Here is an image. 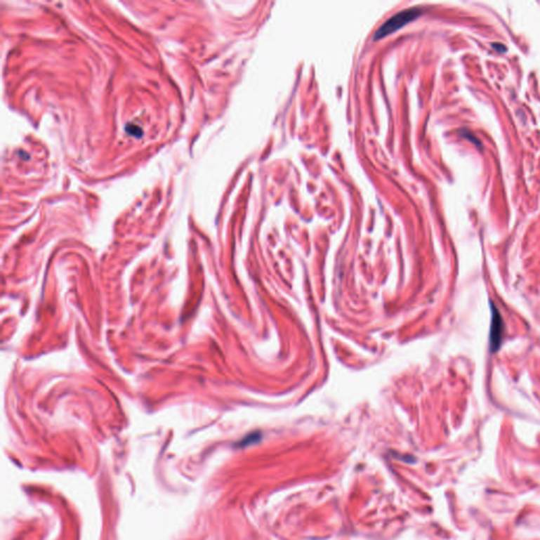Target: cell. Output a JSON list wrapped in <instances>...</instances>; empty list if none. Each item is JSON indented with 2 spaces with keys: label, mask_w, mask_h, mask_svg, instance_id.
<instances>
[{
  "label": "cell",
  "mask_w": 540,
  "mask_h": 540,
  "mask_svg": "<svg viewBox=\"0 0 540 540\" xmlns=\"http://www.w3.org/2000/svg\"><path fill=\"white\" fill-rule=\"evenodd\" d=\"M503 321L499 310L492 304V325L489 331V348L492 353L499 350L503 338Z\"/></svg>",
  "instance_id": "2"
},
{
  "label": "cell",
  "mask_w": 540,
  "mask_h": 540,
  "mask_svg": "<svg viewBox=\"0 0 540 540\" xmlns=\"http://www.w3.org/2000/svg\"><path fill=\"white\" fill-rule=\"evenodd\" d=\"M422 11L419 8H411V9L403 10L399 13L395 14L390 20H386L374 35V41H379L388 35L392 34L395 31L404 27L409 22H413L416 18L421 15Z\"/></svg>",
  "instance_id": "1"
}]
</instances>
